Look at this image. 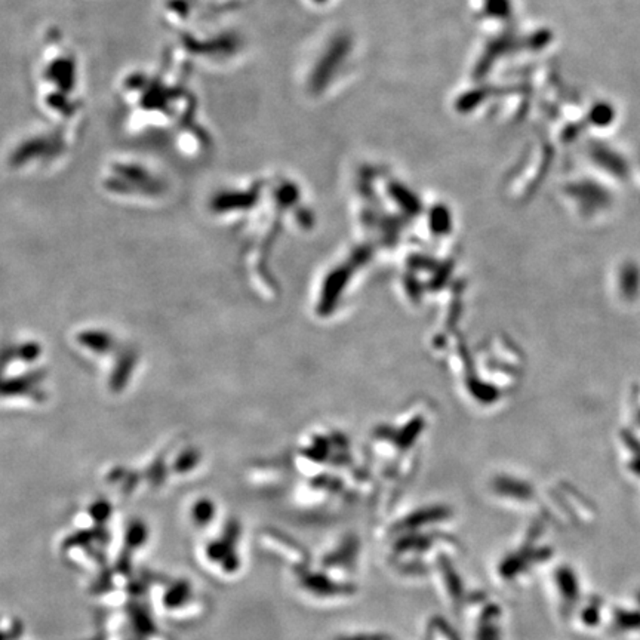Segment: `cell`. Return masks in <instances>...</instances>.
<instances>
[{
  "label": "cell",
  "instance_id": "1",
  "mask_svg": "<svg viewBox=\"0 0 640 640\" xmlns=\"http://www.w3.org/2000/svg\"><path fill=\"white\" fill-rule=\"evenodd\" d=\"M177 61L168 58V67L155 73L135 70L129 73L122 82V98L128 105L129 121L135 129H146L151 123L155 128L165 125L181 126V131L189 135H205L206 129L198 122L196 104L193 94L186 88L182 67L177 73Z\"/></svg>",
  "mask_w": 640,
  "mask_h": 640
},
{
  "label": "cell",
  "instance_id": "2",
  "mask_svg": "<svg viewBox=\"0 0 640 640\" xmlns=\"http://www.w3.org/2000/svg\"><path fill=\"white\" fill-rule=\"evenodd\" d=\"M39 94L40 105L55 121L64 125L71 122L82 110V101L78 98L80 82L79 61L60 37L48 42L39 66Z\"/></svg>",
  "mask_w": 640,
  "mask_h": 640
},
{
  "label": "cell",
  "instance_id": "3",
  "mask_svg": "<svg viewBox=\"0 0 640 640\" xmlns=\"http://www.w3.org/2000/svg\"><path fill=\"white\" fill-rule=\"evenodd\" d=\"M542 529L533 525L526 529L524 538L520 539L516 548L505 551L495 565V577L498 582L504 585H519L525 580L544 567L551 560L553 548L547 544H541Z\"/></svg>",
  "mask_w": 640,
  "mask_h": 640
},
{
  "label": "cell",
  "instance_id": "4",
  "mask_svg": "<svg viewBox=\"0 0 640 640\" xmlns=\"http://www.w3.org/2000/svg\"><path fill=\"white\" fill-rule=\"evenodd\" d=\"M251 0H165V15L172 26L190 27L196 21L212 19L237 12Z\"/></svg>",
  "mask_w": 640,
  "mask_h": 640
},
{
  "label": "cell",
  "instance_id": "5",
  "mask_svg": "<svg viewBox=\"0 0 640 640\" xmlns=\"http://www.w3.org/2000/svg\"><path fill=\"white\" fill-rule=\"evenodd\" d=\"M178 46L190 60L202 58L205 61H224L236 57L242 48L239 35L230 30L215 31V33H196L184 31Z\"/></svg>",
  "mask_w": 640,
  "mask_h": 640
},
{
  "label": "cell",
  "instance_id": "6",
  "mask_svg": "<svg viewBox=\"0 0 640 640\" xmlns=\"http://www.w3.org/2000/svg\"><path fill=\"white\" fill-rule=\"evenodd\" d=\"M464 609L472 614L473 640H504V615L500 603L483 593L469 594Z\"/></svg>",
  "mask_w": 640,
  "mask_h": 640
},
{
  "label": "cell",
  "instance_id": "7",
  "mask_svg": "<svg viewBox=\"0 0 640 640\" xmlns=\"http://www.w3.org/2000/svg\"><path fill=\"white\" fill-rule=\"evenodd\" d=\"M453 519V512L444 505H429L414 510V512L400 516L396 522L387 526V538H393L404 534L422 533L427 529L431 530L435 526H440Z\"/></svg>",
  "mask_w": 640,
  "mask_h": 640
},
{
  "label": "cell",
  "instance_id": "8",
  "mask_svg": "<svg viewBox=\"0 0 640 640\" xmlns=\"http://www.w3.org/2000/svg\"><path fill=\"white\" fill-rule=\"evenodd\" d=\"M424 640H462L458 632L440 615H433L424 625Z\"/></svg>",
  "mask_w": 640,
  "mask_h": 640
},
{
  "label": "cell",
  "instance_id": "9",
  "mask_svg": "<svg viewBox=\"0 0 640 640\" xmlns=\"http://www.w3.org/2000/svg\"><path fill=\"white\" fill-rule=\"evenodd\" d=\"M340 640H393V637H390L386 633H379V632H361V633H353L349 636H343Z\"/></svg>",
  "mask_w": 640,
  "mask_h": 640
}]
</instances>
